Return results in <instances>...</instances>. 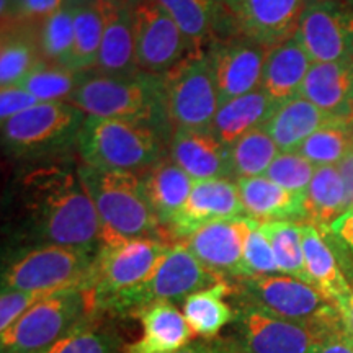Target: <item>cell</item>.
I'll list each match as a JSON object with an SVG mask.
<instances>
[{
  "mask_svg": "<svg viewBox=\"0 0 353 353\" xmlns=\"http://www.w3.org/2000/svg\"><path fill=\"white\" fill-rule=\"evenodd\" d=\"M10 206L28 249L63 245L99 254L101 223L79 176V157L28 162L10 180Z\"/></svg>",
  "mask_w": 353,
  "mask_h": 353,
  "instance_id": "1",
  "label": "cell"
},
{
  "mask_svg": "<svg viewBox=\"0 0 353 353\" xmlns=\"http://www.w3.org/2000/svg\"><path fill=\"white\" fill-rule=\"evenodd\" d=\"M87 117L118 118L148 123L172 138L162 76L138 72L105 74L92 69L81 72L77 88L69 100Z\"/></svg>",
  "mask_w": 353,
  "mask_h": 353,
  "instance_id": "2",
  "label": "cell"
},
{
  "mask_svg": "<svg viewBox=\"0 0 353 353\" xmlns=\"http://www.w3.org/2000/svg\"><path fill=\"white\" fill-rule=\"evenodd\" d=\"M79 176L99 213L103 245L132 239L169 242L139 174L100 170L79 161Z\"/></svg>",
  "mask_w": 353,
  "mask_h": 353,
  "instance_id": "3",
  "label": "cell"
},
{
  "mask_svg": "<svg viewBox=\"0 0 353 353\" xmlns=\"http://www.w3.org/2000/svg\"><path fill=\"white\" fill-rule=\"evenodd\" d=\"M169 143L164 132L148 123L87 117L77 157L94 169L141 174L169 156Z\"/></svg>",
  "mask_w": 353,
  "mask_h": 353,
  "instance_id": "4",
  "label": "cell"
},
{
  "mask_svg": "<svg viewBox=\"0 0 353 353\" xmlns=\"http://www.w3.org/2000/svg\"><path fill=\"white\" fill-rule=\"evenodd\" d=\"M87 114L68 101H39L2 121V145L21 164L52 161L77 154Z\"/></svg>",
  "mask_w": 353,
  "mask_h": 353,
  "instance_id": "5",
  "label": "cell"
},
{
  "mask_svg": "<svg viewBox=\"0 0 353 353\" xmlns=\"http://www.w3.org/2000/svg\"><path fill=\"white\" fill-rule=\"evenodd\" d=\"M234 304H249L265 314L307 327L337 332L343 330L339 307L319 290L286 275H263L231 280Z\"/></svg>",
  "mask_w": 353,
  "mask_h": 353,
  "instance_id": "6",
  "label": "cell"
},
{
  "mask_svg": "<svg viewBox=\"0 0 353 353\" xmlns=\"http://www.w3.org/2000/svg\"><path fill=\"white\" fill-rule=\"evenodd\" d=\"M159 239H132L101 245L92 267L87 290L97 314H107L121 296L134 291L152 275L170 247Z\"/></svg>",
  "mask_w": 353,
  "mask_h": 353,
  "instance_id": "7",
  "label": "cell"
},
{
  "mask_svg": "<svg viewBox=\"0 0 353 353\" xmlns=\"http://www.w3.org/2000/svg\"><path fill=\"white\" fill-rule=\"evenodd\" d=\"M95 314L87 290L57 291L3 330L2 353H46L81 322Z\"/></svg>",
  "mask_w": 353,
  "mask_h": 353,
  "instance_id": "8",
  "label": "cell"
},
{
  "mask_svg": "<svg viewBox=\"0 0 353 353\" xmlns=\"http://www.w3.org/2000/svg\"><path fill=\"white\" fill-rule=\"evenodd\" d=\"M223 281H228V278L210 270L182 242H176L161 260L152 275L134 291L118 299L107 314L136 317L151 304L185 301L198 291L213 288Z\"/></svg>",
  "mask_w": 353,
  "mask_h": 353,
  "instance_id": "9",
  "label": "cell"
},
{
  "mask_svg": "<svg viewBox=\"0 0 353 353\" xmlns=\"http://www.w3.org/2000/svg\"><path fill=\"white\" fill-rule=\"evenodd\" d=\"M97 254L63 245H41L21 252L2 275V290L57 293L88 286Z\"/></svg>",
  "mask_w": 353,
  "mask_h": 353,
  "instance_id": "10",
  "label": "cell"
},
{
  "mask_svg": "<svg viewBox=\"0 0 353 353\" xmlns=\"http://www.w3.org/2000/svg\"><path fill=\"white\" fill-rule=\"evenodd\" d=\"M307 0H221L213 39L242 37L265 48L296 37Z\"/></svg>",
  "mask_w": 353,
  "mask_h": 353,
  "instance_id": "11",
  "label": "cell"
},
{
  "mask_svg": "<svg viewBox=\"0 0 353 353\" xmlns=\"http://www.w3.org/2000/svg\"><path fill=\"white\" fill-rule=\"evenodd\" d=\"M172 130H208L219 110V95L208 57L190 52L162 76Z\"/></svg>",
  "mask_w": 353,
  "mask_h": 353,
  "instance_id": "12",
  "label": "cell"
},
{
  "mask_svg": "<svg viewBox=\"0 0 353 353\" xmlns=\"http://www.w3.org/2000/svg\"><path fill=\"white\" fill-rule=\"evenodd\" d=\"M234 309L231 337L241 353H317L334 334L278 319L249 304H234Z\"/></svg>",
  "mask_w": 353,
  "mask_h": 353,
  "instance_id": "13",
  "label": "cell"
},
{
  "mask_svg": "<svg viewBox=\"0 0 353 353\" xmlns=\"http://www.w3.org/2000/svg\"><path fill=\"white\" fill-rule=\"evenodd\" d=\"M132 15L139 70L164 76L192 52L182 30L156 0H132Z\"/></svg>",
  "mask_w": 353,
  "mask_h": 353,
  "instance_id": "14",
  "label": "cell"
},
{
  "mask_svg": "<svg viewBox=\"0 0 353 353\" xmlns=\"http://www.w3.org/2000/svg\"><path fill=\"white\" fill-rule=\"evenodd\" d=\"M294 38L312 63L353 59V7L345 0H307Z\"/></svg>",
  "mask_w": 353,
  "mask_h": 353,
  "instance_id": "15",
  "label": "cell"
},
{
  "mask_svg": "<svg viewBox=\"0 0 353 353\" xmlns=\"http://www.w3.org/2000/svg\"><path fill=\"white\" fill-rule=\"evenodd\" d=\"M270 48L242 37L213 39L205 50L213 72L219 103L260 88Z\"/></svg>",
  "mask_w": 353,
  "mask_h": 353,
  "instance_id": "16",
  "label": "cell"
},
{
  "mask_svg": "<svg viewBox=\"0 0 353 353\" xmlns=\"http://www.w3.org/2000/svg\"><path fill=\"white\" fill-rule=\"evenodd\" d=\"M245 216L237 182L229 179L198 180L187 203L165 228L170 244L183 242L198 229L223 219Z\"/></svg>",
  "mask_w": 353,
  "mask_h": 353,
  "instance_id": "17",
  "label": "cell"
},
{
  "mask_svg": "<svg viewBox=\"0 0 353 353\" xmlns=\"http://www.w3.org/2000/svg\"><path fill=\"white\" fill-rule=\"evenodd\" d=\"M257 221L237 216L198 229L182 244L200 262L228 280L244 278V249Z\"/></svg>",
  "mask_w": 353,
  "mask_h": 353,
  "instance_id": "18",
  "label": "cell"
},
{
  "mask_svg": "<svg viewBox=\"0 0 353 353\" xmlns=\"http://www.w3.org/2000/svg\"><path fill=\"white\" fill-rule=\"evenodd\" d=\"M169 157L195 182L210 179H232L229 148L214 131L174 130L169 143Z\"/></svg>",
  "mask_w": 353,
  "mask_h": 353,
  "instance_id": "19",
  "label": "cell"
},
{
  "mask_svg": "<svg viewBox=\"0 0 353 353\" xmlns=\"http://www.w3.org/2000/svg\"><path fill=\"white\" fill-rule=\"evenodd\" d=\"M299 95L334 120L353 121V59L312 63Z\"/></svg>",
  "mask_w": 353,
  "mask_h": 353,
  "instance_id": "20",
  "label": "cell"
},
{
  "mask_svg": "<svg viewBox=\"0 0 353 353\" xmlns=\"http://www.w3.org/2000/svg\"><path fill=\"white\" fill-rule=\"evenodd\" d=\"M105 28L97 70L105 74L138 72L132 0H105Z\"/></svg>",
  "mask_w": 353,
  "mask_h": 353,
  "instance_id": "21",
  "label": "cell"
},
{
  "mask_svg": "<svg viewBox=\"0 0 353 353\" xmlns=\"http://www.w3.org/2000/svg\"><path fill=\"white\" fill-rule=\"evenodd\" d=\"M139 319L143 334L126 343L125 353H175L196 339L183 312L174 303H156L143 309Z\"/></svg>",
  "mask_w": 353,
  "mask_h": 353,
  "instance_id": "22",
  "label": "cell"
},
{
  "mask_svg": "<svg viewBox=\"0 0 353 353\" xmlns=\"http://www.w3.org/2000/svg\"><path fill=\"white\" fill-rule=\"evenodd\" d=\"M237 188L247 218L260 224L272 221L307 223L304 210L306 195L290 192L263 175L237 180Z\"/></svg>",
  "mask_w": 353,
  "mask_h": 353,
  "instance_id": "23",
  "label": "cell"
},
{
  "mask_svg": "<svg viewBox=\"0 0 353 353\" xmlns=\"http://www.w3.org/2000/svg\"><path fill=\"white\" fill-rule=\"evenodd\" d=\"M39 25L20 19L2 20L0 43V85L10 87L41 68L44 57L39 48Z\"/></svg>",
  "mask_w": 353,
  "mask_h": 353,
  "instance_id": "24",
  "label": "cell"
},
{
  "mask_svg": "<svg viewBox=\"0 0 353 353\" xmlns=\"http://www.w3.org/2000/svg\"><path fill=\"white\" fill-rule=\"evenodd\" d=\"M301 228L304 265L309 281L330 303L341 307L350 294L352 285L343 273L337 254L319 228L309 223H303Z\"/></svg>",
  "mask_w": 353,
  "mask_h": 353,
  "instance_id": "25",
  "label": "cell"
},
{
  "mask_svg": "<svg viewBox=\"0 0 353 353\" xmlns=\"http://www.w3.org/2000/svg\"><path fill=\"white\" fill-rule=\"evenodd\" d=\"M312 59L296 38L270 48L263 65L260 88L276 105L299 95Z\"/></svg>",
  "mask_w": 353,
  "mask_h": 353,
  "instance_id": "26",
  "label": "cell"
},
{
  "mask_svg": "<svg viewBox=\"0 0 353 353\" xmlns=\"http://www.w3.org/2000/svg\"><path fill=\"white\" fill-rule=\"evenodd\" d=\"M139 176L143 180L145 195L162 228L165 229L187 203L195 180L180 169L169 156L141 172Z\"/></svg>",
  "mask_w": 353,
  "mask_h": 353,
  "instance_id": "27",
  "label": "cell"
},
{
  "mask_svg": "<svg viewBox=\"0 0 353 353\" xmlns=\"http://www.w3.org/2000/svg\"><path fill=\"white\" fill-rule=\"evenodd\" d=\"M330 120L334 118H330L327 113L317 108L303 95H296L285 103L278 105L275 113L262 128L275 141L280 152H296L299 145L312 132H316Z\"/></svg>",
  "mask_w": 353,
  "mask_h": 353,
  "instance_id": "28",
  "label": "cell"
},
{
  "mask_svg": "<svg viewBox=\"0 0 353 353\" xmlns=\"http://www.w3.org/2000/svg\"><path fill=\"white\" fill-rule=\"evenodd\" d=\"M276 107L262 88H257L219 105L211 130L229 148L247 132L262 128L270 120Z\"/></svg>",
  "mask_w": 353,
  "mask_h": 353,
  "instance_id": "29",
  "label": "cell"
},
{
  "mask_svg": "<svg viewBox=\"0 0 353 353\" xmlns=\"http://www.w3.org/2000/svg\"><path fill=\"white\" fill-rule=\"evenodd\" d=\"M231 280L198 291L183 301V316L196 337L214 339L219 332L236 319V309L226 301L231 296Z\"/></svg>",
  "mask_w": 353,
  "mask_h": 353,
  "instance_id": "30",
  "label": "cell"
},
{
  "mask_svg": "<svg viewBox=\"0 0 353 353\" xmlns=\"http://www.w3.org/2000/svg\"><path fill=\"white\" fill-rule=\"evenodd\" d=\"M306 219L319 229H325L348 210L347 192L335 165L317 167L304 200Z\"/></svg>",
  "mask_w": 353,
  "mask_h": 353,
  "instance_id": "31",
  "label": "cell"
},
{
  "mask_svg": "<svg viewBox=\"0 0 353 353\" xmlns=\"http://www.w3.org/2000/svg\"><path fill=\"white\" fill-rule=\"evenodd\" d=\"M74 50L70 70L85 72L97 68L105 28V0H74Z\"/></svg>",
  "mask_w": 353,
  "mask_h": 353,
  "instance_id": "32",
  "label": "cell"
},
{
  "mask_svg": "<svg viewBox=\"0 0 353 353\" xmlns=\"http://www.w3.org/2000/svg\"><path fill=\"white\" fill-rule=\"evenodd\" d=\"M121 334L114 325V316L88 317L46 353H125Z\"/></svg>",
  "mask_w": 353,
  "mask_h": 353,
  "instance_id": "33",
  "label": "cell"
},
{
  "mask_svg": "<svg viewBox=\"0 0 353 353\" xmlns=\"http://www.w3.org/2000/svg\"><path fill=\"white\" fill-rule=\"evenodd\" d=\"M156 2L182 30L190 51L203 52L213 41L218 3L211 0H156Z\"/></svg>",
  "mask_w": 353,
  "mask_h": 353,
  "instance_id": "34",
  "label": "cell"
},
{
  "mask_svg": "<svg viewBox=\"0 0 353 353\" xmlns=\"http://www.w3.org/2000/svg\"><path fill=\"white\" fill-rule=\"evenodd\" d=\"M260 229L270 242L281 275L298 278L311 285L304 265L301 223L272 221L260 224Z\"/></svg>",
  "mask_w": 353,
  "mask_h": 353,
  "instance_id": "35",
  "label": "cell"
},
{
  "mask_svg": "<svg viewBox=\"0 0 353 353\" xmlns=\"http://www.w3.org/2000/svg\"><path fill=\"white\" fill-rule=\"evenodd\" d=\"M278 154L280 149L263 128L247 132L229 145L234 182L265 175Z\"/></svg>",
  "mask_w": 353,
  "mask_h": 353,
  "instance_id": "36",
  "label": "cell"
},
{
  "mask_svg": "<svg viewBox=\"0 0 353 353\" xmlns=\"http://www.w3.org/2000/svg\"><path fill=\"white\" fill-rule=\"evenodd\" d=\"M74 15L76 2L65 0L59 10L44 19L39 25V48L46 64L70 69L74 50Z\"/></svg>",
  "mask_w": 353,
  "mask_h": 353,
  "instance_id": "37",
  "label": "cell"
},
{
  "mask_svg": "<svg viewBox=\"0 0 353 353\" xmlns=\"http://www.w3.org/2000/svg\"><path fill=\"white\" fill-rule=\"evenodd\" d=\"M353 148V121L330 120L299 145L298 154L316 167L337 165Z\"/></svg>",
  "mask_w": 353,
  "mask_h": 353,
  "instance_id": "38",
  "label": "cell"
},
{
  "mask_svg": "<svg viewBox=\"0 0 353 353\" xmlns=\"http://www.w3.org/2000/svg\"><path fill=\"white\" fill-rule=\"evenodd\" d=\"M81 72H74L61 65L43 64L23 79L19 85L23 87L39 101H68L77 88Z\"/></svg>",
  "mask_w": 353,
  "mask_h": 353,
  "instance_id": "39",
  "label": "cell"
},
{
  "mask_svg": "<svg viewBox=\"0 0 353 353\" xmlns=\"http://www.w3.org/2000/svg\"><path fill=\"white\" fill-rule=\"evenodd\" d=\"M317 167L298 152H280L263 176L290 192L306 195Z\"/></svg>",
  "mask_w": 353,
  "mask_h": 353,
  "instance_id": "40",
  "label": "cell"
},
{
  "mask_svg": "<svg viewBox=\"0 0 353 353\" xmlns=\"http://www.w3.org/2000/svg\"><path fill=\"white\" fill-rule=\"evenodd\" d=\"M278 273H280V268H278L270 242L260 229V223H255L245 242L244 278L278 275Z\"/></svg>",
  "mask_w": 353,
  "mask_h": 353,
  "instance_id": "41",
  "label": "cell"
},
{
  "mask_svg": "<svg viewBox=\"0 0 353 353\" xmlns=\"http://www.w3.org/2000/svg\"><path fill=\"white\" fill-rule=\"evenodd\" d=\"M321 231L337 254L343 273L350 272V285H353V206Z\"/></svg>",
  "mask_w": 353,
  "mask_h": 353,
  "instance_id": "42",
  "label": "cell"
},
{
  "mask_svg": "<svg viewBox=\"0 0 353 353\" xmlns=\"http://www.w3.org/2000/svg\"><path fill=\"white\" fill-rule=\"evenodd\" d=\"M54 293H37V291L20 290H2L0 296V330H7L15 324L21 316L33 307L34 304L43 301L44 298Z\"/></svg>",
  "mask_w": 353,
  "mask_h": 353,
  "instance_id": "43",
  "label": "cell"
},
{
  "mask_svg": "<svg viewBox=\"0 0 353 353\" xmlns=\"http://www.w3.org/2000/svg\"><path fill=\"white\" fill-rule=\"evenodd\" d=\"M65 0H12L3 19H20L33 23H41L44 19L59 10Z\"/></svg>",
  "mask_w": 353,
  "mask_h": 353,
  "instance_id": "44",
  "label": "cell"
},
{
  "mask_svg": "<svg viewBox=\"0 0 353 353\" xmlns=\"http://www.w3.org/2000/svg\"><path fill=\"white\" fill-rule=\"evenodd\" d=\"M38 103L39 100L37 97H33L30 92H26L23 87H2V92H0V118H2V121H7Z\"/></svg>",
  "mask_w": 353,
  "mask_h": 353,
  "instance_id": "45",
  "label": "cell"
},
{
  "mask_svg": "<svg viewBox=\"0 0 353 353\" xmlns=\"http://www.w3.org/2000/svg\"><path fill=\"white\" fill-rule=\"evenodd\" d=\"M175 353H241V350L231 335H226V337L193 341Z\"/></svg>",
  "mask_w": 353,
  "mask_h": 353,
  "instance_id": "46",
  "label": "cell"
},
{
  "mask_svg": "<svg viewBox=\"0 0 353 353\" xmlns=\"http://www.w3.org/2000/svg\"><path fill=\"white\" fill-rule=\"evenodd\" d=\"M335 167H337L339 174H341L343 180V185H345L347 206L350 208V206H353V148Z\"/></svg>",
  "mask_w": 353,
  "mask_h": 353,
  "instance_id": "47",
  "label": "cell"
},
{
  "mask_svg": "<svg viewBox=\"0 0 353 353\" xmlns=\"http://www.w3.org/2000/svg\"><path fill=\"white\" fill-rule=\"evenodd\" d=\"M317 353H353V347L347 341L343 330H339L325 339Z\"/></svg>",
  "mask_w": 353,
  "mask_h": 353,
  "instance_id": "48",
  "label": "cell"
},
{
  "mask_svg": "<svg viewBox=\"0 0 353 353\" xmlns=\"http://www.w3.org/2000/svg\"><path fill=\"white\" fill-rule=\"evenodd\" d=\"M339 311H341V317H342L343 334H345L347 337H353V285H352L350 294H348L342 306L339 307Z\"/></svg>",
  "mask_w": 353,
  "mask_h": 353,
  "instance_id": "49",
  "label": "cell"
},
{
  "mask_svg": "<svg viewBox=\"0 0 353 353\" xmlns=\"http://www.w3.org/2000/svg\"><path fill=\"white\" fill-rule=\"evenodd\" d=\"M345 337H347V335H345ZM347 341L350 342V343H352V347H353V337H347Z\"/></svg>",
  "mask_w": 353,
  "mask_h": 353,
  "instance_id": "50",
  "label": "cell"
},
{
  "mask_svg": "<svg viewBox=\"0 0 353 353\" xmlns=\"http://www.w3.org/2000/svg\"><path fill=\"white\" fill-rule=\"evenodd\" d=\"M345 2H348V3H350V6L353 7V0H345Z\"/></svg>",
  "mask_w": 353,
  "mask_h": 353,
  "instance_id": "51",
  "label": "cell"
},
{
  "mask_svg": "<svg viewBox=\"0 0 353 353\" xmlns=\"http://www.w3.org/2000/svg\"><path fill=\"white\" fill-rule=\"evenodd\" d=\"M211 2H214V3H219V2H221V0H211Z\"/></svg>",
  "mask_w": 353,
  "mask_h": 353,
  "instance_id": "52",
  "label": "cell"
}]
</instances>
